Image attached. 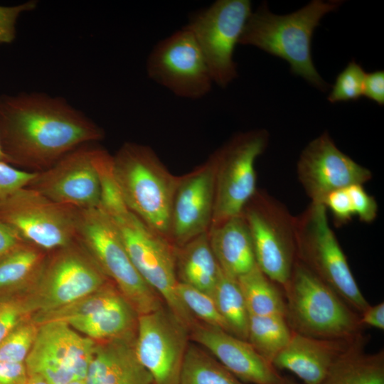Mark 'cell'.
I'll use <instances>...</instances> for the list:
<instances>
[{
	"label": "cell",
	"instance_id": "33",
	"mask_svg": "<svg viewBox=\"0 0 384 384\" xmlns=\"http://www.w3.org/2000/svg\"><path fill=\"white\" fill-rule=\"evenodd\" d=\"M176 292L184 307L198 321L229 333L227 324L210 295L181 282L176 285Z\"/></svg>",
	"mask_w": 384,
	"mask_h": 384
},
{
	"label": "cell",
	"instance_id": "27",
	"mask_svg": "<svg viewBox=\"0 0 384 384\" xmlns=\"http://www.w3.org/2000/svg\"><path fill=\"white\" fill-rule=\"evenodd\" d=\"M237 279L250 315H277L284 317L283 292L257 265Z\"/></svg>",
	"mask_w": 384,
	"mask_h": 384
},
{
	"label": "cell",
	"instance_id": "12",
	"mask_svg": "<svg viewBox=\"0 0 384 384\" xmlns=\"http://www.w3.org/2000/svg\"><path fill=\"white\" fill-rule=\"evenodd\" d=\"M78 210L25 186L0 202V219L24 242L48 252L75 240Z\"/></svg>",
	"mask_w": 384,
	"mask_h": 384
},
{
	"label": "cell",
	"instance_id": "17",
	"mask_svg": "<svg viewBox=\"0 0 384 384\" xmlns=\"http://www.w3.org/2000/svg\"><path fill=\"white\" fill-rule=\"evenodd\" d=\"M299 181L311 203L324 204L331 192L372 178L371 171L342 152L325 132L302 150L297 162Z\"/></svg>",
	"mask_w": 384,
	"mask_h": 384
},
{
	"label": "cell",
	"instance_id": "37",
	"mask_svg": "<svg viewBox=\"0 0 384 384\" xmlns=\"http://www.w3.org/2000/svg\"><path fill=\"white\" fill-rule=\"evenodd\" d=\"M36 172L18 169L0 161V202L16 191L27 186Z\"/></svg>",
	"mask_w": 384,
	"mask_h": 384
},
{
	"label": "cell",
	"instance_id": "42",
	"mask_svg": "<svg viewBox=\"0 0 384 384\" xmlns=\"http://www.w3.org/2000/svg\"><path fill=\"white\" fill-rule=\"evenodd\" d=\"M28 377L24 363L0 362V384H25Z\"/></svg>",
	"mask_w": 384,
	"mask_h": 384
},
{
	"label": "cell",
	"instance_id": "7",
	"mask_svg": "<svg viewBox=\"0 0 384 384\" xmlns=\"http://www.w3.org/2000/svg\"><path fill=\"white\" fill-rule=\"evenodd\" d=\"M109 280L75 239L48 252L36 280L21 293L32 315L70 304L95 292Z\"/></svg>",
	"mask_w": 384,
	"mask_h": 384
},
{
	"label": "cell",
	"instance_id": "18",
	"mask_svg": "<svg viewBox=\"0 0 384 384\" xmlns=\"http://www.w3.org/2000/svg\"><path fill=\"white\" fill-rule=\"evenodd\" d=\"M216 172L214 152L202 165L180 176L171 213L170 241L180 247L211 226Z\"/></svg>",
	"mask_w": 384,
	"mask_h": 384
},
{
	"label": "cell",
	"instance_id": "8",
	"mask_svg": "<svg viewBox=\"0 0 384 384\" xmlns=\"http://www.w3.org/2000/svg\"><path fill=\"white\" fill-rule=\"evenodd\" d=\"M110 217L140 276L190 331L198 321L176 295V247L129 210Z\"/></svg>",
	"mask_w": 384,
	"mask_h": 384
},
{
	"label": "cell",
	"instance_id": "47",
	"mask_svg": "<svg viewBox=\"0 0 384 384\" xmlns=\"http://www.w3.org/2000/svg\"><path fill=\"white\" fill-rule=\"evenodd\" d=\"M67 384H86L84 379L83 380H75L73 381H71Z\"/></svg>",
	"mask_w": 384,
	"mask_h": 384
},
{
	"label": "cell",
	"instance_id": "36",
	"mask_svg": "<svg viewBox=\"0 0 384 384\" xmlns=\"http://www.w3.org/2000/svg\"><path fill=\"white\" fill-rule=\"evenodd\" d=\"M30 316L21 293L0 296V343L18 324Z\"/></svg>",
	"mask_w": 384,
	"mask_h": 384
},
{
	"label": "cell",
	"instance_id": "30",
	"mask_svg": "<svg viewBox=\"0 0 384 384\" xmlns=\"http://www.w3.org/2000/svg\"><path fill=\"white\" fill-rule=\"evenodd\" d=\"M292 335V331L282 316L250 314L247 341L271 363L288 344Z\"/></svg>",
	"mask_w": 384,
	"mask_h": 384
},
{
	"label": "cell",
	"instance_id": "39",
	"mask_svg": "<svg viewBox=\"0 0 384 384\" xmlns=\"http://www.w3.org/2000/svg\"><path fill=\"white\" fill-rule=\"evenodd\" d=\"M324 205L327 210H330L336 225L346 224L355 216L346 187L329 193L324 199Z\"/></svg>",
	"mask_w": 384,
	"mask_h": 384
},
{
	"label": "cell",
	"instance_id": "38",
	"mask_svg": "<svg viewBox=\"0 0 384 384\" xmlns=\"http://www.w3.org/2000/svg\"><path fill=\"white\" fill-rule=\"evenodd\" d=\"M361 184H354L346 187L349 194L354 215L361 222L370 223L378 215V203L375 198L369 195Z\"/></svg>",
	"mask_w": 384,
	"mask_h": 384
},
{
	"label": "cell",
	"instance_id": "14",
	"mask_svg": "<svg viewBox=\"0 0 384 384\" xmlns=\"http://www.w3.org/2000/svg\"><path fill=\"white\" fill-rule=\"evenodd\" d=\"M95 343L65 322L41 324L24 362L28 374L39 375L48 384L83 380Z\"/></svg>",
	"mask_w": 384,
	"mask_h": 384
},
{
	"label": "cell",
	"instance_id": "41",
	"mask_svg": "<svg viewBox=\"0 0 384 384\" xmlns=\"http://www.w3.org/2000/svg\"><path fill=\"white\" fill-rule=\"evenodd\" d=\"M363 95L380 106L384 105V72L383 70L366 73Z\"/></svg>",
	"mask_w": 384,
	"mask_h": 384
},
{
	"label": "cell",
	"instance_id": "9",
	"mask_svg": "<svg viewBox=\"0 0 384 384\" xmlns=\"http://www.w3.org/2000/svg\"><path fill=\"white\" fill-rule=\"evenodd\" d=\"M242 214L250 229L257 267L282 287L297 260L295 217L275 198L258 190Z\"/></svg>",
	"mask_w": 384,
	"mask_h": 384
},
{
	"label": "cell",
	"instance_id": "15",
	"mask_svg": "<svg viewBox=\"0 0 384 384\" xmlns=\"http://www.w3.org/2000/svg\"><path fill=\"white\" fill-rule=\"evenodd\" d=\"M188 329L166 307L139 315L134 348L153 384H178Z\"/></svg>",
	"mask_w": 384,
	"mask_h": 384
},
{
	"label": "cell",
	"instance_id": "21",
	"mask_svg": "<svg viewBox=\"0 0 384 384\" xmlns=\"http://www.w3.org/2000/svg\"><path fill=\"white\" fill-rule=\"evenodd\" d=\"M136 333L96 342L85 382L86 384H153L151 375L135 351Z\"/></svg>",
	"mask_w": 384,
	"mask_h": 384
},
{
	"label": "cell",
	"instance_id": "49",
	"mask_svg": "<svg viewBox=\"0 0 384 384\" xmlns=\"http://www.w3.org/2000/svg\"><path fill=\"white\" fill-rule=\"evenodd\" d=\"M0 42H1V36H0Z\"/></svg>",
	"mask_w": 384,
	"mask_h": 384
},
{
	"label": "cell",
	"instance_id": "31",
	"mask_svg": "<svg viewBox=\"0 0 384 384\" xmlns=\"http://www.w3.org/2000/svg\"><path fill=\"white\" fill-rule=\"evenodd\" d=\"M121 292L110 281L95 292L62 307L37 312L31 319L38 325L50 321L69 323L92 314L114 299Z\"/></svg>",
	"mask_w": 384,
	"mask_h": 384
},
{
	"label": "cell",
	"instance_id": "26",
	"mask_svg": "<svg viewBox=\"0 0 384 384\" xmlns=\"http://www.w3.org/2000/svg\"><path fill=\"white\" fill-rule=\"evenodd\" d=\"M48 252L28 242L0 260V296L27 289L37 278Z\"/></svg>",
	"mask_w": 384,
	"mask_h": 384
},
{
	"label": "cell",
	"instance_id": "23",
	"mask_svg": "<svg viewBox=\"0 0 384 384\" xmlns=\"http://www.w3.org/2000/svg\"><path fill=\"white\" fill-rule=\"evenodd\" d=\"M138 317L137 312L120 293L88 316L68 324L83 336L100 342L136 333Z\"/></svg>",
	"mask_w": 384,
	"mask_h": 384
},
{
	"label": "cell",
	"instance_id": "4",
	"mask_svg": "<svg viewBox=\"0 0 384 384\" xmlns=\"http://www.w3.org/2000/svg\"><path fill=\"white\" fill-rule=\"evenodd\" d=\"M282 288L284 318L293 332L325 339L362 334L360 314L297 259Z\"/></svg>",
	"mask_w": 384,
	"mask_h": 384
},
{
	"label": "cell",
	"instance_id": "45",
	"mask_svg": "<svg viewBox=\"0 0 384 384\" xmlns=\"http://www.w3.org/2000/svg\"><path fill=\"white\" fill-rule=\"evenodd\" d=\"M25 384H48L43 378L37 375H28Z\"/></svg>",
	"mask_w": 384,
	"mask_h": 384
},
{
	"label": "cell",
	"instance_id": "22",
	"mask_svg": "<svg viewBox=\"0 0 384 384\" xmlns=\"http://www.w3.org/2000/svg\"><path fill=\"white\" fill-rule=\"evenodd\" d=\"M209 242L221 270L238 279L256 265L251 234L242 214L210 229Z\"/></svg>",
	"mask_w": 384,
	"mask_h": 384
},
{
	"label": "cell",
	"instance_id": "10",
	"mask_svg": "<svg viewBox=\"0 0 384 384\" xmlns=\"http://www.w3.org/2000/svg\"><path fill=\"white\" fill-rule=\"evenodd\" d=\"M252 11L249 0H218L193 14L184 26L196 41L213 83L221 87L238 77L234 51Z\"/></svg>",
	"mask_w": 384,
	"mask_h": 384
},
{
	"label": "cell",
	"instance_id": "11",
	"mask_svg": "<svg viewBox=\"0 0 384 384\" xmlns=\"http://www.w3.org/2000/svg\"><path fill=\"white\" fill-rule=\"evenodd\" d=\"M268 139L266 130H252L236 134L215 151V201L210 228L242 214L257 191L255 164L265 150Z\"/></svg>",
	"mask_w": 384,
	"mask_h": 384
},
{
	"label": "cell",
	"instance_id": "2",
	"mask_svg": "<svg viewBox=\"0 0 384 384\" xmlns=\"http://www.w3.org/2000/svg\"><path fill=\"white\" fill-rule=\"evenodd\" d=\"M341 4L339 0H314L292 14L277 15L263 3L252 11L239 44L255 46L285 60L292 73L316 88L326 91L329 84L321 78L312 60L311 38L322 17Z\"/></svg>",
	"mask_w": 384,
	"mask_h": 384
},
{
	"label": "cell",
	"instance_id": "3",
	"mask_svg": "<svg viewBox=\"0 0 384 384\" xmlns=\"http://www.w3.org/2000/svg\"><path fill=\"white\" fill-rule=\"evenodd\" d=\"M113 161L127 209L170 240L171 207L180 176L171 174L151 147L135 142L124 143Z\"/></svg>",
	"mask_w": 384,
	"mask_h": 384
},
{
	"label": "cell",
	"instance_id": "6",
	"mask_svg": "<svg viewBox=\"0 0 384 384\" xmlns=\"http://www.w3.org/2000/svg\"><path fill=\"white\" fill-rule=\"evenodd\" d=\"M297 259L359 314L369 306L329 225L327 209L311 203L295 217Z\"/></svg>",
	"mask_w": 384,
	"mask_h": 384
},
{
	"label": "cell",
	"instance_id": "25",
	"mask_svg": "<svg viewBox=\"0 0 384 384\" xmlns=\"http://www.w3.org/2000/svg\"><path fill=\"white\" fill-rule=\"evenodd\" d=\"M366 341L340 357L320 384H384V351L366 353Z\"/></svg>",
	"mask_w": 384,
	"mask_h": 384
},
{
	"label": "cell",
	"instance_id": "46",
	"mask_svg": "<svg viewBox=\"0 0 384 384\" xmlns=\"http://www.w3.org/2000/svg\"><path fill=\"white\" fill-rule=\"evenodd\" d=\"M0 161H5L8 163L7 159L3 153L1 146H0Z\"/></svg>",
	"mask_w": 384,
	"mask_h": 384
},
{
	"label": "cell",
	"instance_id": "35",
	"mask_svg": "<svg viewBox=\"0 0 384 384\" xmlns=\"http://www.w3.org/2000/svg\"><path fill=\"white\" fill-rule=\"evenodd\" d=\"M366 76L362 67L354 60L338 75L328 100L331 103L358 100L363 95Z\"/></svg>",
	"mask_w": 384,
	"mask_h": 384
},
{
	"label": "cell",
	"instance_id": "44",
	"mask_svg": "<svg viewBox=\"0 0 384 384\" xmlns=\"http://www.w3.org/2000/svg\"><path fill=\"white\" fill-rule=\"evenodd\" d=\"M361 324L371 326L380 330L384 329V302H380L375 305H370L362 314H360Z\"/></svg>",
	"mask_w": 384,
	"mask_h": 384
},
{
	"label": "cell",
	"instance_id": "13",
	"mask_svg": "<svg viewBox=\"0 0 384 384\" xmlns=\"http://www.w3.org/2000/svg\"><path fill=\"white\" fill-rule=\"evenodd\" d=\"M146 68L151 80L183 98H202L213 84L197 42L185 27L156 43Z\"/></svg>",
	"mask_w": 384,
	"mask_h": 384
},
{
	"label": "cell",
	"instance_id": "24",
	"mask_svg": "<svg viewBox=\"0 0 384 384\" xmlns=\"http://www.w3.org/2000/svg\"><path fill=\"white\" fill-rule=\"evenodd\" d=\"M178 281L212 295L220 268L210 247L208 233L176 247Z\"/></svg>",
	"mask_w": 384,
	"mask_h": 384
},
{
	"label": "cell",
	"instance_id": "48",
	"mask_svg": "<svg viewBox=\"0 0 384 384\" xmlns=\"http://www.w3.org/2000/svg\"><path fill=\"white\" fill-rule=\"evenodd\" d=\"M284 384H297V383H295L291 381L290 380H288V381H287L286 383H284Z\"/></svg>",
	"mask_w": 384,
	"mask_h": 384
},
{
	"label": "cell",
	"instance_id": "16",
	"mask_svg": "<svg viewBox=\"0 0 384 384\" xmlns=\"http://www.w3.org/2000/svg\"><path fill=\"white\" fill-rule=\"evenodd\" d=\"M95 143L81 145L55 164L36 172L27 187L76 209L99 207L100 188L93 160Z\"/></svg>",
	"mask_w": 384,
	"mask_h": 384
},
{
	"label": "cell",
	"instance_id": "29",
	"mask_svg": "<svg viewBox=\"0 0 384 384\" xmlns=\"http://www.w3.org/2000/svg\"><path fill=\"white\" fill-rule=\"evenodd\" d=\"M178 384H246L196 343H189Z\"/></svg>",
	"mask_w": 384,
	"mask_h": 384
},
{
	"label": "cell",
	"instance_id": "1",
	"mask_svg": "<svg viewBox=\"0 0 384 384\" xmlns=\"http://www.w3.org/2000/svg\"><path fill=\"white\" fill-rule=\"evenodd\" d=\"M105 136L102 128L63 97L37 92L0 95V146L8 163L18 169L42 171Z\"/></svg>",
	"mask_w": 384,
	"mask_h": 384
},
{
	"label": "cell",
	"instance_id": "28",
	"mask_svg": "<svg viewBox=\"0 0 384 384\" xmlns=\"http://www.w3.org/2000/svg\"><path fill=\"white\" fill-rule=\"evenodd\" d=\"M211 297L229 333L247 341L250 314L237 279L221 269Z\"/></svg>",
	"mask_w": 384,
	"mask_h": 384
},
{
	"label": "cell",
	"instance_id": "43",
	"mask_svg": "<svg viewBox=\"0 0 384 384\" xmlns=\"http://www.w3.org/2000/svg\"><path fill=\"white\" fill-rule=\"evenodd\" d=\"M24 242L10 225L0 219V260Z\"/></svg>",
	"mask_w": 384,
	"mask_h": 384
},
{
	"label": "cell",
	"instance_id": "32",
	"mask_svg": "<svg viewBox=\"0 0 384 384\" xmlns=\"http://www.w3.org/2000/svg\"><path fill=\"white\" fill-rule=\"evenodd\" d=\"M93 160L100 188L99 208L110 216L127 210L114 175L113 156L95 144Z\"/></svg>",
	"mask_w": 384,
	"mask_h": 384
},
{
	"label": "cell",
	"instance_id": "20",
	"mask_svg": "<svg viewBox=\"0 0 384 384\" xmlns=\"http://www.w3.org/2000/svg\"><path fill=\"white\" fill-rule=\"evenodd\" d=\"M366 339L363 334L350 338L325 339L292 331L288 344L272 364L277 370L292 372L304 384H320L340 357Z\"/></svg>",
	"mask_w": 384,
	"mask_h": 384
},
{
	"label": "cell",
	"instance_id": "34",
	"mask_svg": "<svg viewBox=\"0 0 384 384\" xmlns=\"http://www.w3.org/2000/svg\"><path fill=\"white\" fill-rule=\"evenodd\" d=\"M38 330V325L31 316L18 324L0 343V362L24 363Z\"/></svg>",
	"mask_w": 384,
	"mask_h": 384
},
{
	"label": "cell",
	"instance_id": "40",
	"mask_svg": "<svg viewBox=\"0 0 384 384\" xmlns=\"http://www.w3.org/2000/svg\"><path fill=\"white\" fill-rule=\"evenodd\" d=\"M34 2L26 3L16 7H0V36L1 43H10L15 37V22L21 11L32 9Z\"/></svg>",
	"mask_w": 384,
	"mask_h": 384
},
{
	"label": "cell",
	"instance_id": "5",
	"mask_svg": "<svg viewBox=\"0 0 384 384\" xmlns=\"http://www.w3.org/2000/svg\"><path fill=\"white\" fill-rule=\"evenodd\" d=\"M75 239L139 316L165 305L140 276L113 220L99 207L78 210Z\"/></svg>",
	"mask_w": 384,
	"mask_h": 384
},
{
	"label": "cell",
	"instance_id": "19",
	"mask_svg": "<svg viewBox=\"0 0 384 384\" xmlns=\"http://www.w3.org/2000/svg\"><path fill=\"white\" fill-rule=\"evenodd\" d=\"M190 339L204 348L222 366L246 384H284L289 379L247 341L201 322L189 331Z\"/></svg>",
	"mask_w": 384,
	"mask_h": 384
}]
</instances>
